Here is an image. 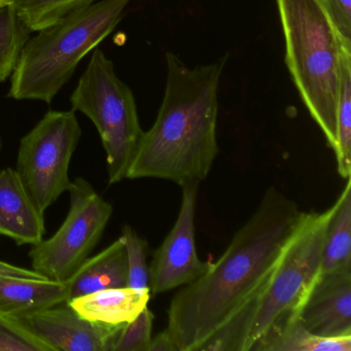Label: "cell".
Here are the masks:
<instances>
[{"label":"cell","instance_id":"obj_3","mask_svg":"<svg viewBox=\"0 0 351 351\" xmlns=\"http://www.w3.org/2000/svg\"><path fill=\"white\" fill-rule=\"evenodd\" d=\"M276 1L287 69L302 101L335 153L343 38L322 0Z\"/></svg>","mask_w":351,"mask_h":351},{"label":"cell","instance_id":"obj_12","mask_svg":"<svg viewBox=\"0 0 351 351\" xmlns=\"http://www.w3.org/2000/svg\"><path fill=\"white\" fill-rule=\"evenodd\" d=\"M0 235L36 245L46 235L45 213L13 168H0Z\"/></svg>","mask_w":351,"mask_h":351},{"label":"cell","instance_id":"obj_7","mask_svg":"<svg viewBox=\"0 0 351 351\" xmlns=\"http://www.w3.org/2000/svg\"><path fill=\"white\" fill-rule=\"evenodd\" d=\"M81 136L75 110H50L20 141L16 171L44 213L71 189L69 165Z\"/></svg>","mask_w":351,"mask_h":351},{"label":"cell","instance_id":"obj_11","mask_svg":"<svg viewBox=\"0 0 351 351\" xmlns=\"http://www.w3.org/2000/svg\"><path fill=\"white\" fill-rule=\"evenodd\" d=\"M299 320L318 336L351 335V268L320 273L300 309Z\"/></svg>","mask_w":351,"mask_h":351},{"label":"cell","instance_id":"obj_23","mask_svg":"<svg viewBox=\"0 0 351 351\" xmlns=\"http://www.w3.org/2000/svg\"><path fill=\"white\" fill-rule=\"evenodd\" d=\"M154 314L145 307L134 319L123 326L112 351H147L152 340Z\"/></svg>","mask_w":351,"mask_h":351},{"label":"cell","instance_id":"obj_15","mask_svg":"<svg viewBox=\"0 0 351 351\" xmlns=\"http://www.w3.org/2000/svg\"><path fill=\"white\" fill-rule=\"evenodd\" d=\"M67 302L65 282L0 274V312L19 315Z\"/></svg>","mask_w":351,"mask_h":351},{"label":"cell","instance_id":"obj_16","mask_svg":"<svg viewBox=\"0 0 351 351\" xmlns=\"http://www.w3.org/2000/svg\"><path fill=\"white\" fill-rule=\"evenodd\" d=\"M250 351H351V335L318 336L293 318L271 328Z\"/></svg>","mask_w":351,"mask_h":351},{"label":"cell","instance_id":"obj_8","mask_svg":"<svg viewBox=\"0 0 351 351\" xmlns=\"http://www.w3.org/2000/svg\"><path fill=\"white\" fill-rule=\"evenodd\" d=\"M71 206L58 231L32 245L34 271L50 280L65 282L89 258L104 235L112 206L88 180L75 178L69 190Z\"/></svg>","mask_w":351,"mask_h":351},{"label":"cell","instance_id":"obj_18","mask_svg":"<svg viewBox=\"0 0 351 351\" xmlns=\"http://www.w3.org/2000/svg\"><path fill=\"white\" fill-rule=\"evenodd\" d=\"M338 172L343 180L351 178V42H341V80L337 106V149Z\"/></svg>","mask_w":351,"mask_h":351},{"label":"cell","instance_id":"obj_21","mask_svg":"<svg viewBox=\"0 0 351 351\" xmlns=\"http://www.w3.org/2000/svg\"><path fill=\"white\" fill-rule=\"evenodd\" d=\"M128 265V287L149 289V265L147 264V242L131 226L122 229Z\"/></svg>","mask_w":351,"mask_h":351},{"label":"cell","instance_id":"obj_24","mask_svg":"<svg viewBox=\"0 0 351 351\" xmlns=\"http://www.w3.org/2000/svg\"><path fill=\"white\" fill-rule=\"evenodd\" d=\"M339 34L351 42V0H322Z\"/></svg>","mask_w":351,"mask_h":351},{"label":"cell","instance_id":"obj_17","mask_svg":"<svg viewBox=\"0 0 351 351\" xmlns=\"http://www.w3.org/2000/svg\"><path fill=\"white\" fill-rule=\"evenodd\" d=\"M335 204L324 236L320 273L351 268V178Z\"/></svg>","mask_w":351,"mask_h":351},{"label":"cell","instance_id":"obj_20","mask_svg":"<svg viewBox=\"0 0 351 351\" xmlns=\"http://www.w3.org/2000/svg\"><path fill=\"white\" fill-rule=\"evenodd\" d=\"M13 3L28 29L38 32L94 0H13Z\"/></svg>","mask_w":351,"mask_h":351},{"label":"cell","instance_id":"obj_10","mask_svg":"<svg viewBox=\"0 0 351 351\" xmlns=\"http://www.w3.org/2000/svg\"><path fill=\"white\" fill-rule=\"evenodd\" d=\"M16 316L54 351H112L125 324L87 319L67 302Z\"/></svg>","mask_w":351,"mask_h":351},{"label":"cell","instance_id":"obj_28","mask_svg":"<svg viewBox=\"0 0 351 351\" xmlns=\"http://www.w3.org/2000/svg\"><path fill=\"white\" fill-rule=\"evenodd\" d=\"M0 147H1V145H0Z\"/></svg>","mask_w":351,"mask_h":351},{"label":"cell","instance_id":"obj_14","mask_svg":"<svg viewBox=\"0 0 351 351\" xmlns=\"http://www.w3.org/2000/svg\"><path fill=\"white\" fill-rule=\"evenodd\" d=\"M149 289L114 287L67 302L80 315L93 322L122 324L134 319L147 306Z\"/></svg>","mask_w":351,"mask_h":351},{"label":"cell","instance_id":"obj_26","mask_svg":"<svg viewBox=\"0 0 351 351\" xmlns=\"http://www.w3.org/2000/svg\"><path fill=\"white\" fill-rule=\"evenodd\" d=\"M147 351H176V345L167 330L152 337Z\"/></svg>","mask_w":351,"mask_h":351},{"label":"cell","instance_id":"obj_25","mask_svg":"<svg viewBox=\"0 0 351 351\" xmlns=\"http://www.w3.org/2000/svg\"><path fill=\"white\" fill-rule=\"evenodd\" d=\"M0 274L14 275V276L25 277V278L48 279L34 269L22 268L5 261H0Z\"/></svg>","mask_w":351,"mask_h":351},{"label":"cell","instance_id":"obj_27","mask_svg":"<svg viewBox=\"0 0 351 351\" xmlns=\"http://www.w3.org/2000/svg\"><path fill=\"white\" fill-rule=\"evenodd\" d=\"M5 0H0V5H3L5 3Z\"/></svg>","mask_w":351,"mask_h":351},{"label":"cell","instance_id":"obj_6","mask_svg":"<svg viewBox=\"0 0 351 351\" xmlns=\"http://www.w3.org/2000/svg\"><path fill=\"white\" fill-rule=\"evenodd\" d=\"M336 204L324 213H306L267 287L245 305L248 332L244 351L271 328L299 317L300 309L320 274L322 247Z\"/></svg>","mask_w":351,"mask_h":351},{"label":"cell","instance_id":"obj_22","mask_svg":"<svg viewBox=\"0 0 351 351\" xmlns=\"http://www.w3.org/2000/svg\"><path fill=\"white\" fill-rule=\"evenodd\" d=\"M0 351H54L17 316L0 312Z\"/></svg>","mask_w":351,"mask_h":351},{"label":"cell","instance_id":"obj_13","mask_svg":"<svg viewBox=\"0 0 351 351\" xmlns=\"http://www.w3.org/2000/svg\"><path fill=\"white\" fill-rule=\"evenodd\" d=\"M65 283L67 302L104 289L128 287L126 247L122 237L99 254L89 256Z\"/></svg>","mask_w":351,"mask_h":351},{"label":"cell","instance_id":"obj_1","mask_svg":"<svg viewBox=\"0 0 351 351\" xmlns=\"http://www.w3.org/2000/svg\"><path fill=\"white\" fill-rule=\"evenodd\" d=\"M305 215L277 189L267 191L221 258L172 298L166 330L176 351H200L267 287Z\"/></svg>","mask_w":351,"mask_h":351},{"label":"cell","instance_id":"obj_9","mask_svg":"<svg viewBox=\"0 0 351 351\" xmlns=\"http://www.w3.org/2000/svg\"><path fill=\"white\" fill-rule=\"evenodd\" d=\"M198 184L182 186L178 219L149 265V293L159 295L189 285L208 268L197 254L195 215Z\"/></svg>","mask_w":351,"mask_h":351},{"label":"cell","instance_id":"obj_19","mask_svg":"<svg viewBox=\"0 0 351 351\" xmlns=\"http://www.w3.org/2000/svg\"><path fill=\"white\" fill-rule=\"evenodd\" d=\"M29 32L13 0H5L0 5V83L15 71Z\"/></svg>","mask_w":351,"mask_h":351},{"label":"cell","instance_id":"obj_5","mask_svg":"<svg viewBox=\"0 0 351 351\" xmlns=\"http://www.w3.org/2000/svg\"><path fill=\"white\" fill-rule=\"evenodd\" d=\"M93 51L71 101L75 112L95 125L106 154L108 184H114L127 178L145 131L130 88L119 79L106 54Z\"/></svg>","mask_w":351,"mask_h":351},{"label":"cell","instance_id":"obj_2","mask_svg":"<svg viewBox=\"0 0 351 351\" xmlns=\"http://www.w3.org/2000/svg\"><path fill=\"white\" fill-rule=\"evenodd\" d=\"M227 59L191 69L167 53L163 100L143 132L127 178H160L180 186L206 180L219 154V90Z\"/></svg>","mask_w":351,"mask_h":351},{"label":"cell","instance_id":"obj_4","mask_svg":"<svg viewBox=\"0 0 351 351\" xmlns=\"http://www.w3.org/2000/svg\"><path fill=\"white\" fill-rule=\"evenodd\" d=\"M132 0H101L75 10L26 42L12 73L9 96L51 104L80 61L124 17Z\"/></svg>","mask_w":351,"mask_h":351}]
</instances>
